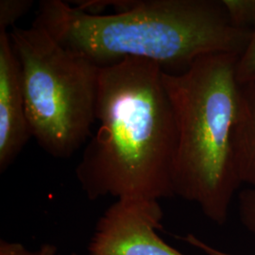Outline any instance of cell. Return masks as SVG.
I'll return each mask as SVG.
<instances>
[{
	"mask_svg": "<svg viewBox=\"0 0 255 255\" xmlns=\"http://www.w3.org/2000/svg\"><path fill=\"white\" fill-rule=\"evenodd\" d=\"M163 71L132 58L101 67L100 127L76 168L90 201L173 197L177 129Z\"/></svg>",
	"mask_w": 255,
	"mask_h": 255,
	"instance_id": "1",
	"label": "cell"
},
{
	"mask_svg": "<svg viewBox=\"0 0 255 255\" xmlns=\"http://www.w3.org/2000/svg\"><path fill=\"white\" fill-rule=\"evenodd\" d=\"M113 14L61 0L40 2L34 22L65 48L100 67L141 59L185 70L203 56H240L252 30L235 27L221 0L104 1Z\"/></svg>",
	"mask_w": 255,
	"mask_h": 255,
	"instance_id": "2",
	"label": "cell"
},
{
	"mask_svg": "<svg viewBox=\"0 0 255 255\" xmlns=\"http://www.w3.org/2000/svg\"><path fill=\"white\" fill-rule=\"evenodd\" d=\"M238 56H203L183 70L163 71L177 129L174 196L197 204L218 225L227 222L241 182L233 153Z\"/></svg>",
	"mask_w": 255,
	"mask_h": 255,
	"instance_id": "3",
	"label": "cell"
},
{
	"mask_svg": "<svg viewBox=\"0 0 255 255\" xmlns=\"http://www.w3.org/2000/svg\"><path fill=\"white\" fill-rule=\"evenodd\" d=\"M31 136L47 154L66 159L87 141L96 119L101 68L58 43L35 23L13 27Z\"/></svg>",
	"mask_w": 255,
	"mask_h": 255,
	"instance_id": "4",
	"label": "cell"
},
{
	"mask_svg": "<svg viewBox=\"0 0 255 255\" xmlns=\"http://www.w3.org/2000/svg\"><path fill=\"white\" fill-rule=\"evenodd\" d=\"M163 218L158 201L118 200L97 222L88 255H184L158 235Z\"/></svg>",
	"mask_w": 255,
	"mask_h": 255,
	"instance_id": "5",
	"label": "cell"
},
{
	"mask_svg": "<svg viewBox=\"0 0 255 255\" xmlns=\"http://www.w3.org/2000/svg\"><path fill=\"white\" fill-rule=\"evenodd\" d=\"M31 136L20 65L9 32L0 30V172L15 161Z\"/></svg>",
	"mask_w": 255,
	"mask_h": 255,
	"instance_id": "6",
	"label": "cell"
},
{
	"mask_svg": "<svg viewBox=\"0 0 255 255\" xmlns=\"http://www.w3.org/2000/svg\"><path fill=\"white\" fill-rule=\"evenodd\" d=\"M233 153L241 184L255 189V81L239 84Z\"/></svg>",
	"mask_w": 255,
	"mask_h": 255,
	"instance_id": "7",
	"label": "cell"
},
{
	"mask_svg": "<svg viewBox=\"0 0 255 255\" xmlns=\"http://www.w3.org/2000/svg\"><path fill=\"white\" fill-rule=\"evenodd\" d=\"M233 25L238 28H255V0H221Z\"/></svg>",
	"mask_w": 255,
	"mask_h": 255,
	"instance_id": "8",
	"label": "cell"
},
{
	"mask_svg": "<svg viewBox=\"0 0 255 255\" xmlns=\"http://www.w3.org/2000/svg\"><path fill=\"white\" fill-rule=\"evenodd\" d=\"M32 6L31 0H1L0 30L7 31L8 27H15V22L24 16Z\"/></svg>",
	"mask_w": 255,
	"mask_h": 255,
	"instance_id": "9",
	"label": "cell"
},
{
	"mask_svg": "<svg viewBox=\"0 0 255 255\" xmlns=\"http://www.w3.org/2000/svg\"><path fill=\"white\" fill-rule=\"evenodd\" d=\"M236 76L238 84L255 81V28L252 32L245 50L237 59Z\"/></svg>",
	"mask_w": 255,
	"mask_h": 255,
	"instance_id": "10",
	"label": "cell"
},
{
	"mask_svg": "<svg viewBox=\"0 0 255 255\" xmlns=\"http://www.w3.org/2000/svg\"><path fill=\"white\" fill-rule=\"evenodd\" d=\"M237 199L241 224L255 241V189L248 187L238 194Z\"/></svg>",
	"mask_w": 255,
	"mask_h": 255,
	"instance_id": "11",
	"label": "cell"
},
{
	"mask_svg": "<svg viewBox=\"0 0 255 255\" xmlns=\"http://www.w3.org/2000/svg\"><path fill=\"white\" fill-rule=\"evenodd\" d=\"M0 255H58V248L52 244H44L35 251H31L21 243L2 239L0 241Z\"/></svg>",
	"mask_w": 255,
	"mask_h": 255,
	"instance_id": "12",
	"label": "cell"
},
{
	"mask_svg": "<svg viewBox=\"0 0 255 255\" xmlns=\"http://www.w3.org/2000/svg\"><path fill=\"white\" fill-rule=\"evenodd\" d=\"M182 240H183L186 243H188L190 246L201 250V252H203L206 255H237L226 253V252L218 250L214 247L210 246L209 244L205 243L199 237H197L196 236L192 235V234H189L185 237H182Z\"/></svg>",
	"mask_w": 255,
	"mask_h": 255,
	"instance_id": "13",
	"label": "cell"
}]
</instances>
